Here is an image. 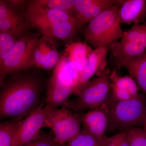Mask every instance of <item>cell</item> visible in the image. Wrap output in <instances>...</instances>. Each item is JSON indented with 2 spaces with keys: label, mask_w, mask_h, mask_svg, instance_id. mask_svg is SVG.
<instances>
[{
  "label": "cell",
  "mask_w": 146,
  "mask_h": 146,
  "mask_svg": "<svg viewBox=\"0 0 146 146\" xmlns=\"http://www.w3.org/2000/svg\"><path fill=\"white\" fill-rule=\"evenodd\" d=\"M42 90L41 82L36 77L29 75L13 77L1 90V119H21L28 116L39 106Z\"/></svg>",
  "instance_id": "6da1fadb"
},
{
  "label": "cell",
  "mask_w": 146,
  "mask_h": 146,
  "mask_svg": "<svg viewBox=\"0 0 146 146\" xmlns=\"http://www.w3.org/2000/svg\"><path fill=\"white\" fill-rule=\"evenodd\" d=\"M118 9L119 6L115 5L89 22L84 31L85 41L96 48H108L121 39L124 31L120 25Z\"/></svg>",
  "instance_id": "7a4b0ae2"
},
{
  "label": "cell",
  "mask_w": 146,
  "mask_h": 146,
  "mask_svg": "<svg viewBox=\"0 0 146 146\" xmlns=\"http://www.w3.org/2000/svg\"><path fill=\"white\" fill-rule=\"evenodd\" d=\"M79 74L65 56L60 57L50 79L46 105L52 108L66 106L69 97L74 94Z\"/></svg>",
  "instance_id": "3957f363"
},
{
  "label": "cell",
  "mask_w": 146,
  "mask_h": 146,
  "mask_svg": "<svg viewBox=\"0 0 146 146\" xmlns=\"http://www.w3.org/2000/svg\"><path fill=\"white\" fill-rule=\"evenodd\" d=\"M107 104L108 130L116 128L128 129L144 125L146 119V98L143 94L124 101L108 100Z\"/></svg>",
  "instance_id": "277c9868"
},
{
  "label": "cell",
  "mask_w": 146,
  "mask_h": 146,
  "mask_svg": "<svg viewBox=\"0 0 146 146\" xmlns=\"http://www.w3.org/2000/svg\"><path fill=\"white\" fill-rule=\"evenodd\" d=\"M111 73L106 69L101 75L89 81L76 94V98L68 101L66 107L82 112L100 108L107 104L111 91Z\"/></svg>",
  "instance_id": "5b68a950"
},
{
  "label": "cell",
  "mask_w": 146,
  "mask_h": 146,
  "mask_svg": "<svg viewBox=\"0 0 146 146\" xmlns=\"http://www.w3.org/2000/svg\"><path fill=\"white\" fill-rule=\"evenodd\" d=\"M114 64L118 69L124 68L128 61L146 52V26L137 23L124 31L120 42L108 47Z\"/></svg>",
  "instance_id": "8992f818"
},
{
  "label": "cell",
  "mask_w": 146,
  "mask_h": 146,
  "mask_svg": "<svg viewBox=\"0 0 146 146\" xmlns=\"http://www.w3.org/2000/svg\"><path fill=\"white\" fill-rule=\"evenodd\" d=\"M44 110L45 125L52 129L57 144L68 143L80 132V121L78 116L66 106L58 109L46 105Z\"/></svg>",
  "instance_id": "52a82bcc"
},
{
  "label": "cell",
  "mask_w": 146,
  "mask_h": 146,
  "mask_svg": "<svg viewBox=\"0 0 146 146\" xmlns=\"http://www.w3.org/2000/svg\"><path fill=\"white\" fill-rule=\"evenodd\" d=\"M38 34L25 35L18 39L0 65V80L9 74L25 70L31 66L33 51L39 38Z\"/></svg>",
  "instance_id": "ba28073f"
},
{
  "label": "cell",
  "mask_w": 146,
  "mask_h": 146,
  "mask_svg": "<svg viewBox=\"0 0 146 146\" xmlns=\"http://www.w3.org/2000/svg\"><path fill=\"white\" fill-rule=\"evenodd\" d=\"M45 125V114L43 104L19 121L16 129L13 146H23L34 141L40 136V131Z\"/></svg>",
  "instance_id": "9c48e42d"
},
{
  "label": "cell",
  "mask_w": 146,
  "mask_h": 146,
  "mask_svg": "<svg viewBox=\"0 0 146 146\" xmlns=\"http://www.w3.org/2000/svg\"><path fill=\"white\" fill-rule=\"evenodd\" d=\"M117 3V0H74L73 16L80 27Z\"/></svg>",
  "instance_id": "30bf717a"
},
{
  "label": "cell",
  "mask_w": 146,
  "mask_h": 146,
  "mask_svg": "<svg viewBox=\"0 0 146 146\" xmlns=\"http://www.w3.org/2000/svg\"><path fill=\"white\" fill-rule=\"evenodd\" d=\"M109 49L102 47L95 48L89 55L86 67L79 74L78 80L75 88L74 94L76 95L90 79L96 75L98 76L107 68V57Z\"/></svg>",
  "instance_id": "8fae6325"
},
{
  "label": "cell",
  "mask_w": 146,
  "mask_h": 146,
  "mask_svg": "<svg viewBox=\"0 0 146 146\" xmlns=\"http://www.w3.org/2000/svg\"><path fill=\"white\" fill-rule=\"evenodd\" d=\"M27 21L7 2L0 1V33H8L21 38L28 27Z\"/></svg>",
  "instance_id": "7c38bea8"
},
{
  "label": "cell",
  "mask_w": 146,
  "mask_h": 146,
  "mask_svg": "<svg viewBox=\"0 0 146 146\" xmlns=\"http://www.w3.org/2000/svg\"><path fill=\"white\" fill-rule=\"evenodd\" d=\"M26 17L30 25L39 31L54 23L74 19L73 13L58 9L27 11Z\"/></svg>",
  "instance_id": "4fadbf2b"
},
{
  "label": "cell",
  "mask_w": 146,
  "mask_h": 146,
  "mask_svg": "<svg viewBox=\"0 0 146 146\" xmlns=\"http://www.w3.org/2000/svg\"><path fill=\"white\" fill-rule=\"evenodd\" d=\"M80 122L83 123L84 128L94 136L100 138L106 137L105 133L108 127V117L107 110L103 108L89 110L78 116Z\"/></svg>",
  "instance_id": "5bb4252c"
},
{
  "label": "cell",
  "mask_w": 146,
  "mask_h": 146,
  "mask_svg": "<svg viewBox=\"0 0 146 146\" xmlns=\"http://www.w3.org/2000/svg\"><path fill=\"white\" fill-rule=\"evenodd\" d=\"M146 0H117L118 17L120 24L130 25L143 22Z\"/></svg>",
  "instance_id": "9a60e30c"
},
{
  "label": "cell",
  "mask_w": 146,
  "mask_h": 146,
  "mask_svg": "<svg viewBox=\"0 0 146 146\" xmlns=\"http://www.w3.org/2000/svg\"><path fill=\"white\" fill-rule=\"evenodd\" d=\"M93 50L84 42H72L66 46L65 57L70 64L80 73L86 67L89 55Z\"/></svg>",
  "instance_id": "2e32d148"
},
{
  "label": "cell",
  "mask_w": 146,
  "mask_h": 146,
  "mask_svg": "<svg viewBox=\"0 0 146 146\" xmlns=\"http://www.w3.org/2000/svg\"><path fill=\"white\" fill-rule=\"evenodd\" d=\"M79 27L77 22L73 19L51 24L39 31L45 36L65 40L74 36Z\"/></svg>",
  "instance_id": "e0dca14e"
},
{
  "label": "cell",
  "mask_w": 146,
  "mask_h": 146,
  "mask_svg": "<svg viewBox=\"0 0 146 146\" xmlns=\"http://www.w3.org/2000/svg\"><path fill=\"white\" fill-rule=\"evenodd\" d=\"M124 68L146 95V52L129 60Z\"/></svg>",
  "instance_id": "ac0fdd59"
},
{
  "label": "cell",
  "mask_w": 146,
  "mask_h": 146,
  "mask_svg": "<svg viewBox=\"0 0 146 146\" xmlns=\"http://www.w3.org/2000/svg\"><path fill=\"white\" fill-rule=\"evenodd\" d=\"M58 9L73 13L74 0H35L29 3L27 11Z\"/></svg>",
  "instance_id": "d6986e66"
},
{
  "label": "cell",
  "mask_w": 146,
  "mask_h": 146,
  "mask_svg": "<svg viewBox=\"0 0 146 146\" xmlns=\"http://www.w3.org/2000/svg\"><path fill=\"white\" fill-rule=\"evenodd\" d=\"M110 79L111 86L126 90L134 98H136L139 95L138 91L140 88L131 76L120 75L115 70L111 73Z\"/></svg>",
  "instance_id": "ffe728a7"
},
{
  "label": "cell",
  "mask_w": 146,
  "mask_h": 146,
  "mask_svg": "<svg viewBox=\"0 0 146 146\" xmlns=\"http://www.w3.org/2000/svg\"><path fill=\"white\" fill-rule=\"evenodd\" d=\"M106 136L100 138L94 136L85 128L70 142L67 146H104Z\"/></svg>",
  "instance_id": "44dd1931"
},
{
  "label": "cell",
  "mask_w": 146,
  "mask_h": 146,
  "mask_svg": "<svg viewBox=\"0 0 146 146\" xmlns=\"http://www.w3.org/2000/svg\"><path fill=\"white\" fill-rule=\"evenodd\" d=\"M51 38L46 36L44 58L41 68L46 70L54 68L60 58Z\"/></svg>",
  "instance_id": "7402d4cb"
},
{
  "label": "cell",
  "mask_w": 146,
  "mask_h": 146,
  "mask_svg": "<svg viewBox=\"0 0 146 146\" xmlns=\"http://www.w3.org/2000/svg\"><path fill=\"white\" fill-rule=\"evenodd\" d=\"M19 122H7L0 125V146H13Z\"/></svg>",
  "instance_id": "603a6c76"
},
{
  "label": "cell",
  "mask_w": 146,
  "mask_h": 146,
  "mask_svg": "<svg viewBox=\"0 0 146 146\" xmlns=\"http://www.w3.org/2000/svg\"><path fill=\"white\" fill-rule=\"evenodd\" d=\"M20 38L8 33H0V65Z\"/></svg>",
  "instance_id": "cb8c5ba5"
},
{
  "label": "cell",
  "mask_w": 146,
  "mask_h": 146,
  "mask_svg": "<svg viewBox=\"0 0 146 146\" xmlns=\"http://www.w3.org/2000/svg\"><path fill=\"white\" fill-rule=\"evenodd\" d=\"M46 36L43 35L35 46L31 56V66L35 65L41 68L44 62L46 50Z\"/></svg>",
  "instance_id": "d4e9b609"
},
{
  "label": "cell",
  "mask_w": 146,
  "mask_h": 146,
  "mask_svg": "<svg viewBox=\"0 0 146 146\" xmlns=\"http://www.w3.org/2000/svg\"><path fill=\"white\" fill-rule=\"evenodd\" d=\"M125 131L129 146H146V131L144 127L131 128Z\"/></svg>",
  "instance_id": "484cf974"
},
{
  "label": "cell",
  "mask_w": 146,
  "mask_h": 146,
  "mask_svg": "<svg viewBox=\"0 0 146 146\" xmlns=\"http://www.w3.org/2000/svg\"><path fill=\"white\" fill-rule=\"evenodd\" d=\"M104 146H129L126 132L125 131L111 137H106Z\"/></svg>",
  "instance_id": "4316f807"
},
{
  "label": "cell",
  "mask_w": 146,
  "mask_h": 146,
  "mask_svg": "<svg viewBox=\"0 0 146 146\" xmlns=\"http://www.w3.org/2000/svg\"><path fill=\"white\" fill-rule=\"evenodd\" d=\"M54 137L47 134H40L38 138L23 146H56Z\"/></svg>",
  "instance_id": "83f0119b"
},
{
  "label": "cell",
  "mask_w": 146,
  "mask_h": 146,
  "mask_svg": "<svg viewBox=\"0 0 146 146\" xmlns=\"http://www.w3.org/2000/svg\"><path fill=\"white\" fill-rule=\"evenodd\" d=\"M7 3L12 8H21L25 4L26 1L23 0H9Z\"/></svg>",
  "instance_id": "f1b7e54d"
},
{
  "label": "cell",
  "mask_w": 146,
  "mask_h": 146,
  "mask_svg": "<svg viewBox=\"0 0 146 146\" xmlns=\"http://www.w3.org/2000/svg\"><path fill=\"white\" fill-rule=\"evenodd\" d=\"M146 18V6H145V16H144V17L143 18V22L145 20Z\"/></svg>",
  "instance_id": "f546056e"
},
{
  "label": "cell",
  "mask_w": 146,
  "mask_h": 146,
  "mask_svg": "<svg viewBox=\"0 0 146 146\" xmlns=\"http://www.w3.org/2000/svg\"><path fill=\"white\" fill-rule=\"evenodd\" d=\"M144 128H145V129L146 131V119L145 121V123L144 124Z\"/></svg>",
  "instance_id": "4dcf8cb0"
},
{
  "label": "cell",
  "mask_w": 146,
  "mask_h": 146,
  "mask_svg": "<svg viewBox=\"0 0 146 146\" xmlns=\"http://www.w3.org/2000/svg\"><path fill=\"white\" fill-rule=\"evenodd\" d=\"M58 146H67V145H65V144H63V145H59V144H58Z\"/></svg>",
  "instance_id": "1f68e13d"
},
{
  "label": "cell",
  "mask_w": 146,
  "mask_h": 146,
  "mask_svg": "<svg viewBox=\"0 0 146 146\" xmlns=\"http://www.w3.org/2000/svg\"><path fill=\"white\" fill-rule=\"evenodd\" d=\"M143 24L144 25H145V26H146V18L145 19V21L143 22Z\"/></svg>",
  "instance_id": "d6a6232c"
},
{
  "label": "cell",
  "mask_w": 146,
  "mask_h": 146,
  "mask_svg": "<svg viewBox=\"0 0 146 146\" xmlns=\"http://www.w3.org/2000/svg\"><path fill=\"white\" fill-rule=\"evenodd\" d=\"M56 146H58V144H57V145H56Z\"/></svg>",
  "instance_id": "836d02e7"
}]
</instances>
